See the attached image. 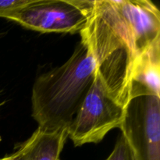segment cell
<instances>
[{
	"label": "cell",
	"mask_w": 160,
	"mask_h": 160,
	"mask_svg": "<svg viewBox=\"0 0 160 160\" xmlns=\"http://www.w3.org/2000/svg\"><path fill=\"white\" fill-rule=\"evenodd\" d=\"M109 90L127 106L133 66L160 38V12L149 0H92L80 33Z\"/></svg>",
	"instance_id": "cell-1"
},
{
	"label": "cell",
	"mask_w": 160,
	"mask_h": 160,
	"mask_svg": "<svg viewBox=\"0 0 160 160\" xmlns=\"http://www.w3.org/2000/svg\"><path fill=\"white\" fill-rule=\"evenodd\" d=\"M96 74L95 59L81 40L70 59L38 77L31 95L32 117L39 129H68L78 115Z\"/></svg>",
	"instance_id": "cell-2"
},
{
	"label": "cell",
	"mask_w": 160,
	"mask_h": 160,
	"mask_svg": "<svg viewBox=\"0 0 160 160\" xmlns=\"http://www.w3.org/2000/svg\"><path fill=\"white\" fill-rule=\"evenodd\" d=\"M126 106L109 90L99 75L95 80L74 120L68 138L75 146L99 143L114 128H120Z\"/></svg>",
	"instance_id": "cell-3"
},
{
	"label": "cell",
	"mask_w": 160,
	"mask_h": 160,
	"mask_svg": "<svg viewBox=\"0 0 160 160\" xmlns=\"http://www.w3.org/2000/svg\"><path fill=\"white\" fill-rule=\"evenodd\" d=\"M89 0H30L5 19L42 33H81L88 22Z\"/></svg>",
	"instance_id": "cell-4"
},
{
	"label": "cell",
	"mask_w": 160,
	"mask_h": 160,
	"mask_svg": "<svg viewBox=\"0 0 160 160\" xmlns=\"http://www.w3.org/2000/svg\"><path fill=\"white\" fill-rule=\"evenodd\" d=\"M136 160H160V98H131L120 127Z\"/></svg>",
	"instance_id": "cell-5"
},
{
	"label": "cell",
	"mask_w": 160,
	"mask_h": 160,
	"mask_svg": "<svg viewBox=\"0 0 160 160\" xmlns=\"http://www.w3.org/2000/svg\"><path fill=\"white\" fill-rule=\"evenodd\" d=\"M140 95L160 98V38L137 58L133 66L128 98Z\"/></svg>",
	"instance_id": "cell-6"
},
{
	"label": "cell",
	"mask_w": 160,
	"mask_h": 160,
	"mask_svg": "<svg viewBox=\"0 0 160 160\" xmlns=\"http://www.w3.org/2000/svg\"><path fill=\"white\" fill-rule=\"evenodd\" d=\"M106 160H136L131 146L122 134L119 136L112 152Z\"/></svg>",
	"instance_id": "cell-7"
},
{
	"label": "cell",
	"mask_w": 160,
	"mask_h": 160,
	"mask_svg": "<svg viewBox=\"0 0 160 160\" xmlns=\"http://www.w3.org/2000/svg\"><path fill=\"white\" fill-rule=\"evenodd\" d=\"M30 0H0V17L6 18L11 12L25 6Z\"/></svg>",
	"instance_id": "cell-8"
},
{
	"label": "cell",
	"mask_w": 160,
	"mask_h": 160,
	"mask_svg": "<svg viewBox=\"0 0 160 160\" xmlns=\"http://www.w3.org/2000/svg\"><path fill=\"white\" fill-rule=\"evenodd\" d=\"M0 160H16V159H15V158L13 157V156L11 154V155H9V156H6V157H4V158H1Z\"/></svg>",
	"instance_id": "cell-9"
},
{
	"label": "cell",
	"mask_w": 160,
	"mask_h": 160,
	"mask_svg": "<svg viewBox=\"0 0 160 160\" xmlns=\"http://www.w3.org/2000/svg\"><path fill=\"white\" fill-rule=\"evenodd\" d=\"M58 160H61V159H58Z\"/></svg>",
	"instance_id": "cell-10"
}]
</instances>
